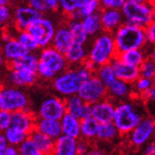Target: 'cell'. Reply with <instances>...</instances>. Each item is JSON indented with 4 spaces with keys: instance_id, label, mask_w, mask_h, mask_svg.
<instances>
[{
    "instance_id": "44dd1931",
    "label": "cell",
    "mask_w": 155,
    "mask_h": 155,
    "mask_svg": "<svg viewBox=\"0 0 155 155\" xmlns=\"http://www.w3.org/2000/svg\"><path fill=\"white\" fill-rule=\"evenodd\" d=\"M0 48H1V51L3 53L4 59L7 64L22 57L27 52H29L17 41L15 36L3 41L2 46Z\"/></svg>"
},
{
    "instance_id": "c3c4849f",
    "label": "cell",
    "mask_w": 155,
    "mask_h": 155,
    "mask_svg": "<svg viewBox=\"0 0 155 155\" xmlns=\"http://www.w3.org/2000/svg\"><path fill=\"white\" fill-rule=\"evenodd\" d=\"M8 147H9V144L5 138L4 133L0 131V155H4Z\"/></svg>"
},
{
    "instance_id": "ee69618b",
    "label": "cell",
    "mask_w": 155,
    "mask_h": 155,
    "mask_svg": "<svg viewBox=\"0 0 155 155\" xmlns=\"http://www.w3.org/2000/svg\"><path fill=\"white\" fill-rule=\"evenodd\" d=\"M127 0H99L100 5L102 8H110V9H119L123 7Z\"/></svg>"
},
{
    "instance_id": "1f68e13d",
    "label": "cell",
    "mask_w": 155,
    "mask_h": 155,
    "mask_svg": "<svg viewBox=\"0 0 155 155\" xmlns=\"http://www.w3.org/2000/svg\"><path fill=\"white\" fill-rule=\"evenodd\" d=\"M27 3L41 15H49L58 11V0H27Z\"/></svg>"
},
{
    "instance_id": "d590c367",
    "label": "cell",
    "mask_w": 155,
    "mask_h": 155,
    "mask_svg": "<svg viewBox=\"0 0 155 155\" xmlns=\"http://www.w3.org/2000/svg\"><path fill=\"white\" fill-rule=\"evenodd\" d=\"M94 75L106 86V87L109 86L113 80L116 79L115 73L113 71V69L110 63L104 64V65L97 67L96 70L94 71Z\"/></svg>"
},
{
    "instance_id": "ac0fdd59",
    "label": "cell",
    "mask_w": 155,
    "mask_h": 155,
    "mask_svg": "<svg viewBox=\"0 0 155 155\" xmlns=\"http://www.w3.org/2000/svg\"><path fill=\"white\" fill-rule=\"evenodd\" d=\"M36 115L31 112L29 109L20 110L12 112L11 115V126L30 133L35 125Z\"/></svg>"
},
{
    "instance_id": "836d02e7",
    "label": "cell",
    "mask_w": 155,
    "mask_h": 155,
    "mask_svg": "<svg viewBox=\"0 0 155 155\" xmlns=\"http://www.w3.org/2000/svg\"><path fill=\"white\" fill-rule=\"evenodd\" d=\"M3 133L9 146H13V147H18L23 141H25L29 137L28 132L19 130L17 127H15L12 126H10Z\"/></svg>"
},
{
    "instance_id": "52a82bcc",
    "label": "cell",
    "mask_w": 155,
    "mask_h": 155,
    "mask_svg": "<svg viewBox=\"0 0 155 155\" xmlns=\"http://www.w3.org/2000/svg\"><path fill=\"white\" fill-rule=\"evenodd\" d=\"M55 29V22L51 17L47 16V15H41L35 20H33L26 30L35 38L39 46V49H42L51 46Z\"/></svg>"
},
{
    "instance_id": "ba28073f",
    "label": "cell",
    "mask_w": 155,
    "mask_h": 155,
    "mask_svg": "<svg viewBox=\"0 0 155 155\" xmlns=\"http://www.w3.org/2000/svg\"><path fill=\"white\" fill-rule=\"evenodd\" d=\"M82 81L77 75L75 67H68L51 80L53 90L62 98L76 94Z\"/></svg>"
},
{
    "instance_id": "484cf974",
    "label": "cell",
    "mask_w": 155,
    "mask_h": 155,
    "mask_svg": "<svg viewBox=\"0 0 155 155\" xmlns=\"http://www.w3.org/2000/svg\"><path fill=\"white\" fill-rule=\"evenodd\" d=\"M62 134L75 139L80 138V119L66 112L59 120Z\"/></svg>"
},
{
    "instance_id": "db71d44e",
    "label": "cell",
    "mask_w": 155,
    "mask_h": 155,
    "mask_svg": "<svg viewBox=\"0 0 155 155\" xmlns=\"http://www.w3.org/2000/svg\"><path fill=\"white\" fill-rule=\"evenodd\" d=\"M5 63H6V61H5V59H4L3 53L1 51V48H0V67H2Z\"/></svg>"
},
{
    "instance_id": "ab89813d",
    "label": "cell",
    "mask_w": 155,
    "mask_h": 155,
    "mask_svg": "<svg viewBox=\"0 0 155 155\" xmlns=\"http://www.w3.org/2000/svg\"><path fill=\"white\" fill-rule=\"evenodd\" d=\"M151 87H153V79L146 78L143 76H139L132 83L133 92L135 91L139 95H142L147 90H150Z\"/></svg>"
},
{
    "instance_id": "bcb514c9",
    "label": "cell",
    "mask_w": 155,
    "mask_h": 155,
    "mask_svg": "<svg viewBox=\"0 0 155 155\" xmlns=\"http://www.w3.org/2000/svg\"><path fill=\"white\" fill-rule=\"evenodd\" d=\"M147 44H153L155 41V24L154 22L144 28Z\"/></svg>"
},
{
    "instance_id": "d6a6232c",
    "label": "cell",
    "mask_w": 155,
    "mask_h": 155,
    "mask_svg": "<svg viewBox=\"0 0 155 155\" xmlns=\"http://www.w3.org/2000/svg\"><path fill=\"white\" fill-rule=\"evenodd\" d=\"M119 131L112 121L106 123H99L96 138L101 141H110L119 135Z\"/></svg>"
},
{
    "instance_id": "7a4b0ae2",
    "label": "cell",
    "mask_w": 155,
    "mask_h": 155,
    "mask_svg": "<svg viewBox=\"0 0 155 155\" xmlns=\"http://www.w3.org/2000/svg\"><path fill=\"white\" fill-rule=\"evenodd\" d=\"M143 117L144 111L137 104L130 100H123L115 104L112 122L121 135H127Z\"/></svg>"
},
{
    "instance_id": "603a6c76",
    "label": "cell",
    "mask_w": 155,
    "mask_h": 155,
    "mask_svg": "<svg viewBox=\"0 0 155 155\" xmlns=\"http://www.w3.org/2000/svg\"><path fill=\"white\" fill-rule=\"evenodd\" d=\"M35 129L46 134V135H48L53 140L57 139L62 134V130L59 120L54 119L36 117Z\"/></svg>"
},
{
    "instance_id": "277c9868",
    "label": "cell",
    "mask_w": 155,
    "mask_h": 155,
    "mask_svg": "<svg viewBox=\"0 0 155 155\" xmlns=\"http://www.w3.org/2000/svg\"><path fill=\"white\" fill-rule=\"evenodd\" d=\"M117 55L115 43L111 32L101 31L95 35L87 49V59L96 67L110 63Z\"/></svg>"
},
{
    "instance_id": "f1b7e54d",
    "label": "cell",
    "mask_w": 155,
    "mask_h": 155,
    "mask_svg": "<svg viewBox=\"0 0 155 155\" xmlns=\"http://www.w3.org/2000/svg\"><path fill=\"white\" fill-rule=\"evenodd\" d=\"M117 56L121 60H123L124 62L139 68V66L149 56V54L147 53V51H145V48H143V49H132L129 51H125L123 52L118 53Z\"/></svg>"
},
{
    "instance_id": "8d00e7d4",
    "label": "cell",
    "mask_w": 155,
    "mask_h": 155,
    "mask_svg": "<svg viewBox=\"0 0 155 155\" xmlns=\"http://www.w3.org/2000/svg\"><path fill=\"white\" fill-rule=\"evenodd\" d=\"M87 0H58V10L65 16L81 8Z\"/></svg>"
},
{
    "instance_id": "d6986e66",
    "label": "cell",
    "mask_w": 155,
    "mask_h": 155,
    "mask_svg": "<svg viewBox=\"0 0 155 155\" xmlns=\"http://www.w3.org/2000/svg\"><path fill=\"white\" fill-rule=\"evenodd\" d=\"M72 43H73L72 36L69 26L67 24V21L65 23L59 24L58 26H56L51 46L56 49L57 51H59L60 52L64 53L71 46Z\"/></svg>"
},
{
    "instance_id": "9c48e42d",
    "label": "cell",
    "mask_w": 155,
    "mask_h": 155,
    "mask_svg": "<svg viewBox=\"0 0 155 155\" xmlns=\"http://www.w3.org/2000/svg\"><path fill=\"white\" fill-rule=\"evenodd\" d=\"M76 94L84 102L92 105L107 97V87L93 74L81 83Z\"/></svg>"
},
{
    "instance_id": "7c38bea8",
    "label": "cell",
    "mask_w": 155,
    "mask_h": 155,
    "mask_svg": "<svg viewBox=\"0 0 155 155\" xmlns=\"http://www.w3.org/2000/svg\"><path fill=\"white\" fill-rule=\"evenodd\" d=\"M41 15L36 10L31 7L28 3H21L12 8V23L16 31H23L28 26Z\"/></svg>"
},
{
    "instance_id": "f6af8a7d",
    "label": "cell",
    "mask_w": 155,
    "mask_h": 155,
    "mask_svg": "<svg viewBox=\"0 0 155 155\" xmlns=\"http://www.w3.org/2000/svg\"><path fill=\"white\" fill-rule=\"evenodd\" d=\"M75 70H76L78 77L80 78V80L82 81V82H84V81L91 78L94 74L91 71H90L89 69H87L84 65L75 66Z\"/></svg>"
},
{
    "instance_id": "4316f807",
    "label": "cell",
    "mask_w": 155,
    "mask_h": 155,
    "mask_svg": "<svg viewBox=\"0 0 155 155\" xmlns=\"http://www.w3.org/2000/svg\"><path fill=\"white\" fill-rule=\"evenodd\" d=\"M38 65V55L36 52H27L25 55L8 64L9 69L13 70H26L36 71Z\"/></svg>"
},
{
    "instance_id": "8fae6325",
    "label": "cell",
    "mask_w": 155,
    "mask_h": 155,
    "mask_svg": "<svg viewBox=\"0 0 155 155\" xmlns=\"http://www.w3.org/2000/svg\"><path fill=\"white\" fill-rule=\"evenodd\" d=\"M66 113L64 98L61 96H49L40 104L36 117L60 120Z\"/></svg>"
},
{
    "instance_id": "11a10c76",
    "label": "cell",
    "mask_w": 155,
    "mask_h": 155,
    "mask_svg": "<svg viewBox=\"0 0 155 155\" xmlns=\"http://www.w3.org/2000/svg\"><path fill=\"white\" fill-rule=\"evenodd\" d=\"M129 1L134 2V3H145V2H149L151 0H129Z\"/></svg>"
},
{
    "instance_id": "60d3db41",
    "label": "cell",
    "mask_w": 155,
    "mask_h": 155,
    "mask_svg": "<svg viewBox=\"0 0 155 155\" xmlns=\"http://www.w3.org/2000/svg\"><path fill=\"white\" fill-rule=\"evenodd\" d=\"M102 9V7L100 5L99 0H87V1L81 6V8L78 10L81 17L87 16L89 15H91V13L94 12H100V10Z\"/></svg>"
},
{
    "instance_id": "5bb4252c",
    "label": "cell",
    "mask_w": 155,
    "mask_h": 155,
    "mask_svg": "<svg viewBox=\"0 0 155 155\" xmlns=\"http://www.w3.org/2000/svg\"><path fill=\"white\" fill-rule=\"evenodd\" d=\"M66 112L77 118L84 119L91 116V105L87 104L81 99L77 94L64 98Z\"/></svg>"
},
{
    "instance_id": "74e56055",
    "label": "cell",
    "mask_w": 155,
    "mask_h": 155,
    "mask_svg": "<svg viewBox=\"0 0 155 155\" xmlns=\"http://www.w3.org/2000/svg\"><path fill=\"white\" fill-rule=\"evenodd\" d=\"M12 22V8L10 4L0 3V30L5 29Z\"/></svg>"
},
{
    "instance_id": "7dc6e473",
    "label": "cell",
    "mask_w": 155,
    "mask_h": 155,
    "mask_svg": "<svg viewBox=\"0 0 155 155\" xmlns=\"http://www.w3.org/2000/svg\"><path fill=\"white\" fill-rule=\"evenodd\" d=\"M90 141L82 139L77 140V155H85L87 151L91 150Z\"/></svg>"
},
{
    "instance_id": "9f6ffc18",
    "label": "cell",
    "mask_w": 155,
    "mask_h": 155,
    "mask_svg": "<svg viewBox=\"0 0 155 155\" xmlns=\"http://www.w3.org/2000/svg\"><path fill=\"white\" fill-rule=\"evenodd\" d=\"M13 1V0H0V3H6V4H10V2Z\"/></svg>"
},
{
    "instance_id": "4dcf8cb0",
    "label": "cell",
    "mask_w": 155,
    "mask_h": 155,
    "mask_svg": "<svg viewBox=\"0 0 155 155\" xmlns=\"http://www.w3.org/2000/svg\"><path fill=\"white\" fill-rule=\"evenodd\" d=\"M84 28L89 35V36H95L101 31H103L102 25H101V19H100V12H94L91 15L84 16L81 19Z\"/></svg>"
},
{
    "instance_id": "5b68a950",
    "label": "cell",
    "mask_w": 155,
    "mask_h": 155,
    "mask_svg": "<svg viewBox=\"0 0 155 155\" xmlns=\"http://www.w3.org/2000/svg\"><path fill=\"white\" fill-rule=\"evenodd\" d=\"M124 21L145 28L154 22V5L152 1L134 3L127 0L121 8Z\"/></svg>"
},
{
    "instance_id": "ffe728a7",
    "label": "cell",
    "mask_w": 155,
    "mask_h": 155,
    "mask_svg": "<svg viewBox=\"0 0 155 155\" xmlns=\"http://www.w3.org/2000/svg\"><path fill=\"white\" fill-rule=\"evenodd\" d=\"M133 93L132 84L116 78L107 87V97L110 98L112 101H123L126 100Z\"/></svg>"
},
{
    "instance_id": "7bdbcfd3",
    "label": "cell",
    "mask_w": 155,
    "mask_h": 155,
    "mask_svg": "<svg viewBox=\"0 0 155 155\" xmlns=\"http://www.w3.org/2000/svg\"><path fill=\"white\" fill-rule=\"evenodd\" d=\"M12 112L0 110V131L4 132L11 126Z\"/></svg>"
},
{
    "instance_id": "f546056e",
    "label": "cell",
    "mask_w": 155,
    "mask_h": 155,
    "mask_svg": "<svg viewBox=\"0 0 155 155\" xmlns=\"http://www.w3.org/2000/svg\"><path fill=\"white\" fill-rule=\"evenodd\" d=\"M99 123L90 116L80 120V138L91 141L96 138Z\"/></svg>"
},
{
    "instance_id": "7402d4cb",
    "label": "cell",
    "mask_w": 155,
    "mask_h": 155,
    "mask_svg": "<svg viewBox=\"0 0 155 155\" xmlns=\"http://www.w3.org/2000/svg\"><path fill=\"white\" fill-rule=\"evenodd\" d=\"M29 138L43 155H52L54 149V140L48 135L33 129L29 133Z\"/></svg>"
},
{
    "instance_id": "f35d334b",
    "label": "cell",
    "mask_w": 155,
    "mask_h": 155,
    "mask_svg": "<svg viewBox=\"0 0 155 155\" xmlns=\"http://www.w3.org/2000/svg\"><path fill=\"white\" fill-rule=\"evenodd\" d=\"M139 73H140V76L153 79L155 75L154 59L147 56L142 62V64L139 66Z\"/></svg>"
},
{
    "instance_id": "816d5d0a",
    "label": "cell",
    "mask_w": 155,
    "mask_h": 155,
    "mask_svg": "<svg viewBox=\"0 0 155 155\" xmlns=\"http://www.w3.org/2000/svg\"><path fill=\"white\" fill-rule=\"evenodd\" d=\"M4 155H20L18 147H13V146H9L7 147V150L4 153Z\"/></svg>"
},
{
    "instance_id": "30bf717a",
    "label": "cell",
    "mask_w": 155,
    "mask_h": 155,
    "mask_svg": "<svg viewBox=\"0 0 155 155\" xmlns=\"http://www.w3.org/2000/svg\"><path fill=\"white\" fill-rule=\"evenodd\" d=\"M155 122L150 116H145L127 134V140L133 147H142L150 142L154 135Z\"/></svg>"
},
{
    "instance_id": "83f0119b",
    "label": "cell",
    "mask_w": 155,
    "mask_h": 155,
    "mask_svg": "<svg viewBox=\"0 0 155 155\" xmlns=\"http://www.w3.org/2000/svg\"><path fill=\"white\" fill-rule=\"evenodd\" d=\"M67 24H68L69 28H70L73 43L87 45V43L89 42L90 36L87 33L82 22H81V20H68L67 19Z\"/></svg>"
},
{
    "instance_id": "b9f144b4",
    "label": "cell",
    "mask_w": 155,
    "mask_h": 155,
    "mask_svg": "<svg viewBox=\"0 0 155 155\" xmlns=\"http://www.w3.org/2000/svg\"><path fill=\"white\" fill-rule=\"evenodd\" d=\"M17 147L20 155H43L36 149V147L33 145V143L29 137L25 141H23Z\"/></svg>"
},
{
    "instance_id": "681fc988",
    "label": "cell",
    "mask_w": 155,
    "mask_h": 155,
    "mask_svg": "<svg viewBox=\"0 0 155 155\" xmlns=\"http://www.w3.org/2000/svg\"><path fill=\"white\" fill-rule=\"evenodd\" d=\"M142 96L145 100H150V101H154L155 98V89L154 87H151L150 90H147L145 93H143Z\"/></svg>"
},
{
    "instance_id": "9a60e30c",
    "label": "cell",
    "mask_w": 155,
    "mask_h": 155,
    "mask_svg": "<svg viewBox=\"0 0 155 155\" xmlns=\"http://www.w3.org/2000/svg\"><path fill=\"white\" fill-rule=\"evenodd\" d=\"M99 12L101 25L104 31L112 33L125 22L122 12L119 9L102 8Z\"/></svg>"
},
{
    "instance_id": "f907efd6",
    "label": "cell",
    "mask_w": 155,
    "mask_h": 155,
    "mask_svg": "<svg viewBox=\"0 0 155 155\" xmlns=\"http://www.w3.org/2000/svg\"><path fill=\"white\" fill-rule=\"evenodd\" d=\"M144 155H155V144L147 143V146L144 149Z\"/></svg>"
},
{
    "instance_id": "f5cc1de1",
    "label": "cell",
    "mask_w": 155,
    "mask_h": 155,
    "mask_svg": "<svg viewBox=\"0 0 155 155\" xmlns=\"http://www.w3.org/2000/svg\"><path fill=\"white\" fill-rule=\"evenodd\" d=\"M85 155H105L102 151L99 150H95V149H91L87 151Z\"/></svg>"
},
{
    "instance_id": "e575fe53",
    "label": "cell",
    "mask_w": 155,
    "mask_h": 155,
    "mask_svg": "<svg viewBox=\"0 0 155 155\" xmlns=\"http://www.w3.org/2000/svg\"><path fill=\"white\" fill-rule=\"evenodd\" d=\"M15 37L16 38L17 41L30 52H36L38 50H40L39 46L35 40V38L31 35V33L27 30L17 31L15 35Z\"/></svg>"
},
{
    "instance_id": "d4e9b609",
    "label": "cell",
    "mask_w": 155,
    "mask_h": 155,
    "mask_svg": "<svg viewBox=\"0 0 155 155\" xmlns=\"http://www.w3.org/2000/svg\"><path fill=\"white\" fill-rule=\"evenodd\" d=\"M87 45L72 43L70 48L64 52L65 58L70 67L82 65L87 57Z\"/></svg>"
},
{
    "instance_id": "6da1fadb",
    "label": "cell",
    "mask_w": 155,
    "mask_h": 155,
    "mask_svg": "<svg viewBox=\"0 0 155 155\" xmlns=\"http://www.w3.org/2000/svg\"><path fill=\"white\" fill-rule=\"evenodd\" d=\"M38 65L36 73L39 79L51 81L58 73L69 67L64 53L60 52L51 46L40 49L38 53Z\"/></svg>"
},
{
    "instance_id": "4fadbf2b",
    "label": "cell",
    "mask_w": 155,
    "mask_h": 155,
    "mask_svg": "<svg viewBox=\"0 0 155 155\" xmlns=\"http://www.w3.org/2000/svg\"><path fill=\"white\" fill-rule=\"evenodd\" d=\"M110 65L115 73L116 78L123 80L125 82L132 84L140 76L138 67L124 62L117 55L110 61Z\"/></svg>"
},
{
    "instance_id": "e0dca14e",
    "label": "cell",
    "mask_w": 155,
    "mask_h": 155,
    "mask_svg": "<svg viewBox=\"0 0 155 155\" xmlns=\"http://www.w3.org/2000/svg\"><path fill=\"white\" fill-rule=\"evenodd\" d=\"M38 79L36 71L9 69L8 81L12 86L17 87H31L37 82Z\"/></svg>"
},
{
    "instance_id": "2e32d148",
    "label": "cell",
    "mask_w": 155,
    "mask_h": 155,
    "mask_svg": "<svg viewBox=\"0 0 155 155\" xmlns=\"http://www.w3.org/2000/svg\"><path fill=\"white\" fill-rule=\"evenodd\" d=\"M115 102L110 98L106 97L91 105V117L98 123L110 122L113 118Z\"/></svg>"
},
{
    "instance_id": "cb8c5ba5",
    "label": "cell",
    "mask_w": 155,
    "mask_h": 155,
    "mask_svg": "<svg viewBox=\"0 0 155 155\" xmlns=\"http://www.w3.org/2000/svg\"><path fill=\"white\" fill-rule=\"evenodd\" d=\"M77 140L61 134L54 140L52 155H77Z\"/></svg>"
},
{
    "instance_id": "8992f818",
    "label": "cell",
    "mask_w": 155,
    "mask_h": 155,
    "mask_svg": "<svg viewBox=\"0 0 155 155\" xmlns=\"http://www.w3.org/2000/svg\"><path fill=\"white\" fill-rule=\"evenodd\" d=\"M30 100L27 93L12 85L0 86V110L13 112L29 109Z\"/></svg>"
},
{
    "instance_id": "3957f363",
    "label": "cell",
    "mask_w": 155,
    "mask_h": 155,
    "mask_svg": "<svg viewBox=\"0 0 155 155\" xmlns=\"http://www.w3.org/2000/svg\"><path fill=\"white\" fill-rule=\"evenodd\" d=\"M112 35L117 54L132 49H143L147 45L144 28L134 24L124 22Z\"/></svg>"
}]
</instances>
